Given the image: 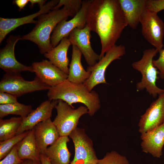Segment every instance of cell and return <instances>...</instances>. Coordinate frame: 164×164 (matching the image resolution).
<instances>
[{
  "instance_id": "1",
  "label": "cell",
  "mask_w": 164,
  "mask_h": 164,
  "mask_svg": "<svg viewBox=\"0 0 164 164\" xmlns=\"http://www.w3.org/2000/svg\"><path fill=\"white\" fill-rule=\"evenodd\" d=\"M87 25L99 37L100 60L115 45L128 23L119 0H92L87 9Z\"/></svg>"
},
{
  "instance_id": "2",
  "label": "cell",
  "mask_w": 164,
  "mask_h": 164,
  "mask_svg": "<svg viewBox=\"0 0 164 164\" xmlns=\"http://www.w3.org/2000/svg\"><path fill=\"white\" fill-rule=\"evenodd\" d=\"M50 100H61L74 108L76 103L84 104L88 109V114L94 115L99 109L101 102L98 94L95 91H89L83 84L71 82L67 79L51 87L47 93Z\"/></svg>"
},
{
  "instance_id": "3",
  "label": "cell",
  "mask_w": 164,
  "mask_h": 164,
  "mask_svg": "<svg viewBox=\"0 0 164 164\" xmlns=\"http://www.w3.org/2000/svg\"><path fill=\"white\" fill-rule=\"evenodd\" d=\"M52 10L39 16L32 29L21 38V40H29L36 44L42 54L52 49L50 34L58 23L69 16L75 15L70 9L65 6L60 9Z\"/></svg>"
},
{
  "instance_id": "4",
  "label": "cell",
  "mask_w": 164,
  "mask_h": 164,
  "mask_svg": "<svg viewBox=\"0 0 164 164\" xmlns=\"http://www.w3.org/2000/svg\"><path fill=\"white\" fill-rule=\"evenodd\" d=\"M158 51L155 48L145 50L141 59L132 64V67L140 72L142 75L141 81L136 84V87L138 91L145 89L149 94L153 97L164 93V89L158 87L156 85L158 79L159 71L153 65V58Z\"/></svg>"
},
{
  "instance_id": "5",
  "label": "cell",
  "mask_w": 164,
  "mask_h": 164,
  "mask_svg": "<svg viewBox=\"0 0 164 164\" xmlns=\"http://www.w3.org/2000/svg\"><path fill=\"white\" fill-rule=\"evenodd\" d=\"M57 101L55 108L57 115L53 122L56 126L60 136H68L77 127L80 117L88 113V109L86 107L83 106H80L74 109L63 100Z\"/></svg>"
},
{
  "instance_id": "6",
  "label": "cell",
  "mask_w": 164,
  "mask_h": 164,
  "mask_svg": "<svg viewBox=\"0 0 164 164\" xmlns=\"http://www.w3.org/2000/svg\"><path fill=\"white\" fill-rule=\"evenodd\" d=\"M50 87L36 76L33 80L27 81L21 73H5L0 82V92L10 93L16 97L36 91L48 90Z\"/></svg>"
},
{
  "instance_id": "7",
  "label": "cell",
  "mask_w": 164,
  "mask_h": 164,
  "mask_svg": "<svg viewBox=\"0 0 164 164\" xmlns=\"http://www.w3.org/2000/svg\"><path fill=\"white\" fill-rule=\"evenodd\" d=\"M142 34L144 38L157 50L159 53L163 49L164 23L158 14L146 9L140 20Z\"/></svg>"
},
{
  "instance_id": "8",
  "label": "cell",
  "mask_w": 164,
  "mask_h": 164,
  "mask_svg": "<svg viewBox=\"0 0 164 164\" xmlns=\"http://www.w3.org/2000/svg\"><path fill=\"white\" fill-rule=\"evenodd\" d=\"M126 49L124 45H115L108 51L98 62L94 66L87 67V70L91 73V75L83 84L89 91H91L98 84H108L105 77L107 67L113 61L121 59V57L124 55Z\"/></svg>"
},
{
  "instance_id": "9",
  "label": "cell",
  "mask_w": 164,
  "mask_h": 164,
  "mask_svg": "<svg viewBox=\"0 0 164 164\" xmlns=\"http://www.w3.org/2000/svg\"><path fill=\"white\" fill-rule=\"evenodd\" d=\"M75 147V155L71 164H97V159L92 140L84 129L77 127L69 135Z\"/></svg>"
},
{
  "instance_id": "10",
  "label": "cell",
  "mask_w": 164,
  "mask_h": 164,
  "mask_svg": "<svg viewBox=\"0 0 164 164\" xmlns=\"http://www.w3.org/2000/svg\"><path fill=\"white\" fill-rule=\"evenodd\" d=\"M92 0H83L80 9L71 19L67 21L68 18H66L58 23L50 37L52 48L57 46L63 38L68 37L75 28L83 29L86 26L87 12Z\"/></svg>"
},
{
  "instance_id": "11",
  "label": "cell",
  "mask_w": 164,
  "mask_h": 164,
  "mask_svg": "<svg viewBox=\"0 0 164 164\" xmlns=\"http://www.w3.org/2000/svg\"><path fill=\"white\" fill-rule=\"evenodd\" d=\"M20 35H11L7 40L5 46L0 50V67L7 73H20L22 71L34 72L31 66H26L15 58L14 49L17 42L21 40Z\"/></svg>"
},
{
  "instance_id": "12",
  "label": "cell",
  "mask_w": 164,
  "mask_h": 164,
  "mask_svg": "<svg viewBox=\"0 0 164 164\" xmlns=\"http://www.w3.org/2000/svg\"><path fill=\"white\" fill-rule=\"evenodd\" d=\"M164 123V93L152 102L141 116L138 131L142 134L151 131Z\"/></svg>"
},
{
  "instance_id": "13",
  "label": "cell",
  "mask_w": 164,
  "mask_h": 164,
  "mask_svg": "<svg viewBox=\"0 0 164 164\" xmlns=\"http://www.w3.org/2000/svg\"><path fill=\"white\" fill-rule=\"evenodd\" d=\"M91 31L89 27L86 25L83 29L75 28L68 36L71 44L79 49L89 66H94L100 60V54L96 53L91 47Z\"/></svg>"
},
{
  "instance_id": "14",
  "label": "cell",
  "mask_w": 164,
  "mask_h": 164,
  "mask_svg": "<svg viewBox=\"0 0 164 164\" xmlns=\"http://www.w3.org/2000/svg\"><path fill=\"white\" fill-rule=\"evenodd\" d=\"M59 0H52L48 2L39 11L34 14L22 17L16 18H0V43L10 32L23 25L36 24L37 21L34 18L40 15L50 12L58 3Z\"/></svg>"
},
{
  "instance_id": "15",
  "label": "cell",
  "mask_w": 164,
  "mask_h": 164,
  "mask_svg": "<svg viewBox=\"0 0 164 164\" xmlns=\"http://www.w3.org/2000/svg\"><path fill=\"white\" fill-rule=\"evenodd\" d=\"M32 66L34 72L43 83L51 87H54L67 80L68 75L46 60L34 62Z\"/></svg>"
},
{
  "instance_id": "16",
  "label": "cell",
  "mask_w": 164,
  "mask_h": 164,
  "mask_svg": "<svg viewBox=\"0 0 164 164\" xmlns=\"http://www.w3.org/2000/svg\"><path fill=\"white\" fill-rule=\"evenodd\" d=\"M57 100H46L26 117L19 128L16 135L32 129L39 123L50 118L53 109L57 103Z\"/></svg>"
},
{
  "instance_id": "17",
  "label": "cell",
  "mask_w": 164,
  "mask_h": 164,
  "mask_svg": "<svg viewBox=\"0 0 164 164\" xmlns=\"http://www.w3.org/2000/svg\"><path fill=\"white\" fill-rule=\"evenodd\" d=\"M33 129L40 154H44L47 146L53 144L60 137L56 126L50 118L39 123Z\"/></svg>"
},
{
  "instance_id": "18",
  "label": "cell",
  "mask_w": 164,
  "mask_h": 164,
  "mask_svg": "<svg viewBox=\"0 0 164 164\" xmlns=\"http://www.w3.org/2000/svg\"><path fill=\"white\" fill-rule=\"evenodd\" d=\"M142 151L159 158L162 154L164 145V124L154 129L141 134Z\"/></svg>"
},
{
  "instance_id": "19",
  "label": "cell",
  "mask_w": 164,
  "mask_h": 164,
  "mask_svg": "<svg viewBox=\"0 0 164 164\" xmlns=\"http://www.w3.org/2000/svg\"><path fill=\"white\" fill-rule=\"evenodd\" d=\"M71 45L68 36L65 37L57 46L44 54L46 58L67 75L69 73V60L67 54Z\"/></svg>"
},
{
  "instance_id": "20",
  "label": "cell",
  "mask_w": 164,
  "mask_h": 164,
  "mask_svg": "<svg viewBox=\"0 0 164 164\" xmlns=\"http://www.w3.org/2000/svg\"><path fill=\"white\" fill-rule=\"evenodd\" d=\"M128 25L135 29L146 9V0H119Z\"/></svg>"
},
{
  "instance_id": "21",
  "label": "cell",
  "mask_w": 164,
  "mask_h": 164,
  "mask_svg": "<svg viewBox=\"0 0 164 164\" xmlns=\"http://www.w3.org/2000/svg\"><path fill=\"white\" fill-rule=\"evenodd\" d=\"M68 136H60L52 145L47 148L44 154L51 164H70L71 154L69 151L67 143Z\"/></svg>"
},
{
  "instance_id": "22",
  "label": "cell",
  "mask_w": 164,
  "mask_h": 164,
  "mask_svg": "<svg viewBox=\"0 0 164 164\" xmlns=\"http://www.w3.org/2000/svg\"><path fill=\"white\" fill-rule=\"evenodd\" d=\"M82 53L76 46L72 45L71 59L69 64L67 80L77 84H83L88 79L91 73L86 70L81 62Z\"/></svg>"
},
{
  "instance_id": "23",
  "label": "cell",
  "mask_w": 164,
  "mask_h": 164,
  "mask_svg": "<svg viewBox=\"0 0 164 164\" xmlns=\"http://www.w3.org/2000/svg\"><path fill=\"white\" fill-rule=\"evenodd\" d=\"M18 155L22 160L40 161V153L35 138L33 129L17 144Z\"/></svg>"
},
{
  "instance_id": "24",
  "label": "cell",
  "mask_w": 164,
  "mask_h": 164,
  "mask_svg": "<svg viewBox=\"0 0 164 164\" xmlns=\"http://www.w3.org/2000/svg\"><path fill=\"white\" fill-rule=\"evenodd\" d=\"M23 118L12 117L9 119H0V142L11 138L16 135Z\"/></svg>"
},
{
  "instance_id": "25",
  "label": "cell",
  "mask_w": 164,
  "mask_h": 164,
  "mask_svg": "<svg viewBox=\"0 0 164 164\" xmlns=\"http://www.w3.org/2000/svg\"><path fill=\"white\" fill-rule=\"evenodd\" d=\"M32 106L18 102L15 103L0 105V118H2L9 114L19 115L24 118L33 110Z\"/></svg>"
},
{
  "instance_id": "26",
  "label": "cell",
  "mask_w": 164,
  "mask_h": 164,
  "mask_svg": "<svg viewBox=\"0 0 164 164\" xmlns=\"http://www.w3.org/2000/svg\"><path fill=\"white\" fill-rule=\"evenodd\" d=\"M29 131L6 140L0 142V159L5 158L10 152L14 146L25 137Z\"/></svg>"
},
{
  "instance_id": "27",
  "label": "cell",
  "mask_w": 164,
  "mask_h": 164,
  "mask_svg": "<svg viewBox=\"0 0 164 164\" xmlns=\"http://www.w3.org/2000/svg\"><path fill=\"white\" fill-rule=\"evenodd\" d=\"M97 164H130L125 156L114 151L107 153L104 157L99 159Z\"/></svg>"
},
{
  "instance_id": "28",
  "label": "cell",
  "mask_w": 164,
  "mask_h": 164,
  "mask_svg": "<svg viewBox=\"0 0 164 164\" xmlns=\"http://www.w3.org/2000/svg\"><path fill=\"white\" fill-rule=\"evenodd\" d=\"M83 1L81 0H60L52 10L59 9L63 5L70 9L75 15L80 9Z\"/></svg>"
},
{
  "instance_id": "29",
  "label": "cell",
  "mask_w": 164,
  "mask_h": 164,
  "mask_svg": "<svg viewBox=\"0 0 164 164\" xmlns=\"http://www.w3.org/2000/svg\"><path fill=\"white\" fill-rule=\"evenodd\" d=\"M23 161L18 155L16 144L9 153L0 161V164H20Z\"/></svg>"
},
{
  "instance_id": "30",
  "label": "cell",
  "mask_w": 164,
  "mask_h": 164,
  "mask_svg": "<svg viewBox=\"0 0 164 164\" xmlns=\"http://www.w3.org/2000/svg\"><path fill=\"white\" fill-rule=\"evenodd\" d=\"M146 9L158 14L164 9V0H146Z\"/></svg>"
},
{
  "instance_id": "31",
  "label": "cell",
  "mask_w": 164,
  "mask_h": 164,
  "mask_svg": "<svg viewBox=\"0 0 164 164\" xmlns=\"http://www.w3.org/2000/svg\"><path fill=\"white\" fill-rule=\"evenodd\" d=\"M159 56L156 60H153L154 66L159 70V75L162 79H164V48L159 53Z\"/></svg>"
},
{
  "instance_id": "32",
  "label": "cell",
  "mask_w": 164,
  "mask_h": 164,
  "mask_svg": "<svg viewBox=\"0 0 164 164\" xmlns=\"http://www.w3.org/2000/svg\"><path fill=\"white\" fill-rule=\"evenodd\" d=\"M17 97L10 93L0 92V104H7L17 103Z\"/></svg>"
},
{
  "instance_id": "33",
  "label": "cell",
  "mask_w": 164,
  "mask_h": 164,
  "mask_svg": "<svg viewBox=\"0 0 164 164\" xmlns=\"http://www.w3.org/2000/svg\"><path fill=\"white\" fill-rule=\"evenodd\" d=\"M29 2V0H15L13 1V3L17 6L19 11L23 9L26 4Z\"/></svg>"
},
{
  "instance_id": "34",
  "label": "cell",
  "mask_w": 164,
  "mask_h": 164,
  "mask_svg": "<svg viewBox=\"0 0 164 164\" xmlns=\"http://www.w3.org/2000/svg\"><path fill=\"white\" fill-rule=\"evenodd\" d=\"M46 1L45 0H29L30 3L29 6L32 8L34 4L37 3L39 6L40 9H41L46 4Z\"/></svg>"
},
{
  "instance_id": "35",
  "label": "cell",
  "mask_w": 164,
  "mask_h": 164,
  "mask_svg": "<svg viewBox=\"0 0 164 164\" xmlns=\"http://www.w3.org/2000/svg\"><path fill=\"white\" fill-rule=\"evenodd\" d=\"M40 159L41 164H51L49 159L44 154H40Z\"/></svg>"
},
{
  "instance_id": "36",
  "label": "cell",
  "mask_w": 164,
  "mask_h": 164,
  "mask_svg": "<svg viewBox=\"0 0 164 164\" xmlns=\"http://www.w3.org/2000/svg\"><path fill=\"white\" fill-rule=\"evenodd\" d=\"M20 164H41L40 160L34 161L30 159L23 160V162Z\"/></svg>"
},
{
  "instance_id": "37",
  "label": "cell",
  "mask_w": 164,
  "mask_h": 164,
  "mask_svg": "<svg viewBox=\"0 0 164 164\" xmlns=\"http://www.w3.org/2000/svg\"></svg>"
},
{
  "instance_id": "38",
  "label": "cell",
  "mask_w": 164,
  "mask_h": 164,
  "mask_svg": "<svg viewBox=\"0 0 164 164\" xmlns=\"http://www.w3.org/2000/svg\"></svg>"
}]
</instances>
